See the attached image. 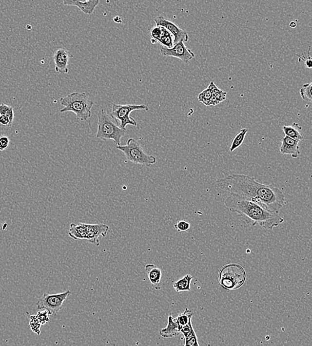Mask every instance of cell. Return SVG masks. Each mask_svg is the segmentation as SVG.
Instances as JSON below:
<instances>
[{"label": "cell", "instance_id": "6da1fadb", "mask_svg": "<svg viewBox=\"0 0 312 346\" xmlns=\"http://www.w3.org/2000/svg\"><path fill=\"white\" fill-rule=\"evenodd\" d=\"M216 185L224 192L251 200L277 214L286 204L285 195L280 189L273 185L261 183L253 176L230 174L218 180Z\"/></svg>", "mask_w": 312, "mask_h": 346}, {"label": "cell", "instance_id": "7a4b0ae2", "mask_svg": "<svg viewBox=\"0 0 312 346\" xmlns=\"http://www.w3.org/2000/svg\"><path fill=\"white\" fill-rule=\"evenodd\" d=\"M224 205L231 212L240 215L248 225L253 227L259 225L264 230H273L284 222V218L277 213L234 194H230L225 198Z\"/></svg>", "mask_w": 312, "mask_h": 346}, {"label": "cell", "instance_id": "3957f363", "mask_svg": "<svg viewBox=\"0 0 312 346\" xmlns=\"http://www.w3.org/2000/svg\"><path fill=\"white\" fill-rule=\"evenodd\" d=\"M60 104L63 108L60 113L72 112L78 121L84 122L90 119L94 101L85 93L73 92L60 98Z\"/></svg>", "mask_w": 312, "mask_h": 346}, {"label": "cell", "instance_id": "277c9868", "mask_svg": "<svg viewBox=\"0 0 312 346\" xmlns=\"http://www.w3.org/2000/svg\"><path fill=\"white\" fill-rule=\"evenodd\" d=\"M126 133L127 131L120 129L116 121L104 109L98 111L97 138L103 141L112 140L117 146H119L121 143L120 140L125 136Z\"/></svg>", "mask_w": 312, "mask_h": 346}, {"label": "cell", "instance_id": "5b68a950", "mask_svg": "<svg viewBox=\"0 0 312 346\" xmlns=\"http://www.w3.org/2000/svg\"><path fill=\"white\" fill-rule=\"evenodd\" d=\"M218 282L220 286L228 290L240 288L246 279L243 267L237 264L224 266L218 272Z\"/></svg>", "mask_w": 312, "mask_h": 346}, {"label": "cell", "instance_id": "8992f818", "mask_svg": "<svg viewBox=\"0 0 312 346\" xmlns=\"http://www.w3.org/2000/svg\"><path fill=\"white\" fill-rule=\"evenodd\" d=\"M116 148L123 153L127 161L147 167H151L156 163V157L146 154L140 144L135 138H129L125 145H120Z\"/></svg>", "mask_w": 312, "mask_h": 346}, {"label": "cell", "instance_id": "52a82bcc", "mask_svg": "<svg viewBox=\"0 0 312 346\" xmlns=\"http://www.w3.org/2000/svg\"><path fill=\"white\" fill-rule=\"evenodd\" d=\"M149 107L146 105H135V104H112V108L110 116L113 118L116 123L119 122L120 128L123 130L127 131L126 127L127 125H133V126H137V123L136 120L131 117V112L135 111H149Z\"/></svg>", "mask_w": 312, "mask_h": 346}, {"label": "cell", "instance_id": "ba28073f", "mask_svg": "<svg viewBox=\"0 0 312 346\" xmlns=\"http://www.w3.org/2000/svg\"><path fill=\"white\" fill-rule=\"evenodd\" d=\"M72 294L71 291L51 294L45 293L37 302V308L40 310H46L51 315L57 314L63 308L65 300Z\"/></svg>", "mask_w": 312, "mask_h": 346}, {"label": "cell", "instance_id": "9c48e42d", "mask_svg": "<svg viewBox=\"0 0 312 346\" xmlns=\"http://www.w3.org/2000/svg\"><path fill=\"white\" fill-rule=\"evenodd\" d=\"M160 52L162 56L176 58L177 59L181 60L186 64L193 59H194L195 56L194 52H193L189 48H188L182 41L174 44L172 48L171 49L160 46Z\"/></svg>", "mask_w": 312, "mask_h": 346}, {"label": "cell", "instance_id": "30bf717a", "mask_svg": "<svg viewBox=\"0 0 312 346\" xmlns=\"http://www.w3.org/2000/svg\"><path fill=\"white\" fill-rule=\"evenodd\" d=\"M154 21L156 26H161L165 27L166 30L169 31L174 38V44L180 42H187L189 41V35L186 31L180 29L178 25L175 24L173 21L166 19L163 16H158L155 18Z\"/></svg>", "mask_w": 312, "mask_h": 346}, {"label": "cell", "instance_id": "8fae6325", "mask_svg": "<svg viewBox=\"0 0 312 346\" xmlns=\"http://www.w3.org/2000/svg\"><path fill=\"white\" fill-rule=\"evenodd\" d=\"M84 228L86 234V240L97 246L100 245L99 238L105 237L109 230L108 226L105 224L90 225L84 223Z\"/></svg>", "mask_w": 312, "mask_h": 346}, {"label": "cell", "instance_id": "7c38bea8", "mask_svg": "<svg viewBox=\"0 0 312 346\" xmlns=\"http://www.w3.org/2000/svg\"><path fill=\"white\" fill-rule=\"evenodd\" d=\"M70 52L66 49L59 48L54 53V61L55 70L56 72L62 74H67L69 73L68 63L71 58Z\"/></svg>", "mask_w": 312, "mask_h": 346}, {"label": "cell", "instance_id": "4fadbf2b", "mask_svg": "<svg viewBox=\"0 0 312 346\" xmlns=\"http://www.w3.org/2000/svg\"><path fill=\"white\" fill-rule=\"evenodd\" d=\"M281 146L280 151L282 154H289L293 158L298 157L300 154V146L299 143L300 141H295L292 138L284 136L281 139Z\"/></svg>", "mask_w": 312, "mask_h": 346}, {"label": "cell", "instance_id": "5bb4252c", "mask_svg": "<svg viewBox=\"0 0 312 346\" xmlns=\"http://www.w3.org/2000/svg\"><path fill=\"white\" fill-rule=\"evenodd\" d=\"M99 0H89V1H79V0H64L63 1L65 5H72L79 9L86 15H91L94 12L97 7L99 4Z\"/></svg>", "mask_w": 312, "mask_h": 346}, {"label": "cell", "instance_id": "9a60e30c", "mask_svg": "<svg viewBox=\"0 0 312 346\" xmlns=\"http://www.w3.org/2000/svg\"><path fill=\"white\" fill-rule=\"evenodd\" d=\"M145 272L152 287L156 290L161 288V269L153 264H149L146 265Z\"/></svg>", "mask_w": 312, "mask_h": 346}, {"label": "cell", "instance_id": "2e32d148", "mask_svg": "<svg viewBox=\"0 0 312 346\" xmlns=\"http://www.w3.org/2000/svg\"><path fill=\"white\" fill-rule=\"evenodd\" d=\"M180 333L176 318L170 315L168 318V324L165 328L160 329L159 334L164 338H173L178 336Z\"/></svg>", "mask_w": 312, "mask_h": 346}, {"label": "cell", "instance_id": "e0dca14e", "mask_svg": "<svg viewBox=\"0 0 312 346\" xmlns=\"http://www.w3.org/2000/svg\"><path fill=\"white\" fill-rule=\"evenodd\" d=\"M302 129V127L297 123H293L292 125H286L282 127L285 136L300 142L304 139V136L301 134Z\"/></svg>", "mask_w": 312, "mask_h": 346}, {"label": "cell", "instance_id": "ac0fdd59", "mask_svg": "<svg viewBox=\"0 0 312 346\" xmlns=\"http://www.w3.org/2000/svg\"><path fill=\"white\" fill-rule=\"evenodd\" d=\"M69 236L74 240H86L84 223L71 224L69 226Z\"/></svg>", "mask_w": 312, "mask_h": 346}, {"label": "cell", "instance_id": "d6986e66", "mask_svg": "<svg viewBox=\"0 0 312 346\" xmlns=\"http://www.w3.org/2000/svg\"><path fill=\"white\" fill-rule=\"evenodd\" d=\"M193 276L190 274H187L182 277L180 280L174 282L173 287L177 293L183 292H189L191 291V282L193 280Z\"/></svg>", "mask_w": 312, "mask_h": 346}, {"label": "cell", "instance_id": "ffe728a7", "mask_svg": "<svg viewBox=\"0 0 312 346\" xmlns=\"http://www.w3.org/2000/svg\"><path fill=\"white\" fill-rule=\"evenodd\" d=\"M248 131L247 129H242L240 131V132L233 138V141H232L231 143V147H230V151H231V153L239 148V147L242 145V143H244V139H245Z\"/></svg>", "mask_w": 312, "mask_h": 346}, {"label": "cell", "instance_id": "44dd1931", "mask_svg": "<svg viewBox=\"0 0 312 346\" xmlns=\"http://www.w3.org/2000/svg\"><path fill=\"white\" fill-rule=\"evenodd\" d=\"M193 316V312L192 311L190 310L188 308L184 309L183 312L181 314L178 315V316L176 318L177 324H178V327L179 329L182 328V327L187 326L190 322H191V319H192Z\"/></svg>", "mask_w": 312, "mask_h": 346}, {"label": "cell", "instance_id": "7402d4cb", "mask_svg": "<svg viewBox=\"0 0 312 346\" xmlns=\"http://www.w3.org/2000/svg\"><path fill=\"white\" fill-rule=\"evenodd\" d=\"M169 31L166 30L165 27L161 26H156L151 30V42L153 44L155 43H158L161 38H163L164 36H166L167 34H169Z\"/></svg>", "mask_w": 312, "mask_h": 346}, {"label": "cell", "instance_id": "603a6c76", "mask_svg": "<svg viewBox=\"0 0 312 346\" xmlns=\"http://www.w3.org/2000/svg\"><path fill=\"white\" fill-rule=\"evenodd\" d=\"M209 86L211 87L213 96L218 100L219 103L225 101L227 93L223 92L221 89L218 88L213 81L210 83Z\"/></svg>", "mask_w": 312, "mask_h": 346}, {"label": "cell", "instance_id": "cb8c5ba5", "mask_svg": "<svg viewBox=\"0 0 312 346\" xmlns=\"http://www.w3.org/2000/svg\"><path fill=\"white\" fill-rule=\"evenodd\" d=\"M212 96H213V92H212L211 87L209 85V87H208L207 89H204L203 92H202L198 95V101H199L200 103H203L206 106L209 107L210 100L211 99Z\"/></svg>", "mask_w": 312, "mask_h": 346}, {"label": "cell", "instance_id": "d4e9b609", "mask_svg": "<svg viewBox=\"0 0 312 346\" xmlns=\"http://www.w3.org/2000/svg\"><path fill=\"white\" fill-rule=\"evenodd\" d=\"M312 83H306L303 85L302 88L300 89V94L301 97L304 101H312Z\"/></svg>", "mask_w": 312, "mask_h": 346}, {"label": "cell", "instance_id": "484cf974", "mask_svg": "<svg viewBox=\"0 0 312 346\" xmlns=\"http://www.w3.org/2000/svg\"><path fill=\"white\" fill-rule=\"evenodd\" d=\"M0 115L8 116L10 120L11 125H12L14 119V111L12 107L5 105L4 103L0 105Z\"/></svg>", "mask_w": 312, "mask_h": 346}, {"label": "cell", "instance_id": "4316f807", "mask_svg": "<svg viewBox=\"0 0 312 346\" xmlns=\"http://www.w3.org/2000/svg\"><path fill=\"white\" fill-rule=\"evenodd\" d=\"M30 325L31 329L34 332L38 335L40 334V327H41V324L36 318V315L30 316Z\"/></svg>", "mask_w": 312, "mask_h": 346}, {"label": "cell", "instance_id": "83f0119b", "mask_svg": "<svg viewBox=\"0 0 312 346\" xmlns=\"http://www.w3.org/2000/svg\"><path fill=\"white\" fill-rule=\"evenodd\" d=\"M175 229L178 232H186L191 228V224L186 220H179L174 226Z\"/></svg>", "mask_w": 312, "mask_h": 346}, {"label": "cell", "instance_id": "f1b7e54d", "mask_svg": "<svg viewBox=\"0 0 312 346\" xmlns=\"http://www.w3.org/2000/svg\"><path fill=\"white\" fill-rule=\"evenodd\" d=\"M49 314H50L46 310H41L38 311L37 315H36V316L41 325H44L45 324L49 321Z\"/></svg>", "mask_w": 312, "mask_h": 346}, {"label": "cell", "instance_id": "f546056e", "mask_svg": "<svg viewBox=\"0 0 312 346\" xmlns=\"http://www.w3.org/2000/svg\"><path fill=\"white\" fill-rule=\"evenodd\" d=\"M10 145V138L5 135L0 136V151H5Z\"/></svg>", "mask_w": 312, "mask_h": 346}, {"label": "cell", "instance_id": "4dcf8cb0", "mask_svg": "<svg viewBox=\"0 0 312 346\" xmlns=\"http://www.w3.org/2000/svg\"><path fill=\"white\" fill-rule=\"evenodd\" d=\"M310 47H309V50H308V57H306L305 58H303V57H301V56H299V55H297V57L299 58V59H302V61H304L305 66L307 67V68H308V69H311L312 67V58L310 57Z\"/></svg>", "mask_w": 312, "mask_h": 346}, {"label": "cell", "instance_id": "1f68e13d", "mask_svg": "<svg viewBox=\"0 0 312 346\" xmlns=\"http://www.w3.org/2000/svg\"><path fill=\"white\" fill-rule=\"evenodd\" d=\"M200 346L198 344V338H197L196 334H195L192 338L185 341V346Z\"/></svg>", "mask_w": 312, "mask_h": 346}, {"label": "cell", "instance_id": "d6a6232c", "mask_svg": "<svg viewBox=\"0 0 312 346\" xmlns=\"http://www.w3.org/2000/svg\"><path fill=\"white\" fill-rule=\"evenodd\" d=\"M0 124L3 125V126H8L10 127V120L9 119L8 116L4 115H0Z\"/></svg>", "mask_w": 312, "mask_h": 346}, {"label": "cell", "instance_id": "836d02e7", "mask_svg": "<svg viewBox=\"0 0 312 346\" xmlns=\"http://www.w3.org/2000/svg\"><path fill=\"white\" fill-rule=\"evenodd\" d=\"M113 21H114L115 22L117 23H122V19L120 17V16H116V17L113 18Z\"/></svg>", "mask_w": 312, "mask_h": 346}, {"label": "cell", "instance_id": "e575fe53", "mask_svg": "<svg viewBox=\"0 0 312 346\" xmlns=\"http://www.w3.org/2000/svg\"><path fill=\"white\" fill-rule=\"evenodd\" d=\"M290 26L292 27V28H295L296 27V23L295 21H292V22L290 23Z\"/></svg>", "mask_w": 312, "mask_h": 346}]
</instances>
